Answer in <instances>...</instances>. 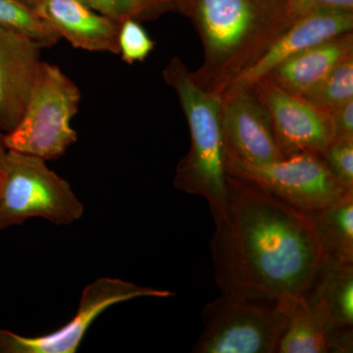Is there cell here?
<instances>
[{
	"label": "cell",
	"instance_id": "6da1fadb",
	"mask_svg": "<svg viewBox=\"0 0 353 353\" xmlns=\"http://www.w3.org/2000/svg\"><path fill=\"white\" fill-rule=\"evenodd\" d=\"M228 213L210 241L223 294L292 305L326 259L303 212L257 183L228 174Z\"/></svg>",
	"mask_w": 353,
	"mask_h": 353
},
{
	"label": "cell",
	"instance_id": "7a4b0ae2",
	"mask_svg": "<svg viewBox=\"0 0 353 353\" xmlns=\"http://www.w3.org/2000/svg\"><path fill=\"white\" fill-rule=\"evenodd\" d=\"M309 10L299 0H185L182 13L203 46V61L190 72L192 81L221 97Z\"/></svg>",
	"mask_w": 353,
	"mask_h": 353
},
{
	"label": "cell",
	"instance_id": "3957f363",
	"mask_svg": "<svg viewBox=\"0 0 353 353\" xmlns=\"http://www.w3.org/2000/svg\"><path fill=\"white\" fill-rule=\"evenodd\" d=\"M163 78L178 97L190 137L189 152L176 165L174 187L205 199L214 222L225 219L229 194L221 97L197 87L180 57L172 58Z\"/></svg>",
	"mask_w": 353,
	"mask_h": 353
},
{
	"label": "cell",
	"instance_id": "277c9868",
	"mask_svg": "<svg viewBox=\"0 0 353 353\" xmlns=\"http://www.w3.org/2000/svg\"><path fill=\"white\" fill-rule=\"evenodd\" d=\"M81 99L80 88L57 65L41 62L22 118L3 134L6 150L46 161L63 157L78 139L71 121Z\"/></svg>",
	"mask_w": 353,
	"mask_h": 353
},
{
	"label": "cell",
	"instance_id": "5b68a950",
	"mask_svg": "<svg viewBox=\"0 0 353 353\" xmlns=\"http://www.w3.org/2000/svg\"><path fill=\"white\" fill-rule=\"evenodd\" d=\"M83 205L65 179L46 160L7 150L0 172V231L31 218L71 225L83 217Z\"/></svg>",
	"mask_w": 353,
	"mask_h": 353
},
{
	"label": "cell",
	"instance_id": "8992f818",
	"mask_svg": "<svg viewBox=\"0 0 353 353\" xmlns=\"http://www.w3.org/2000/svg\"><path fill=\"white\" fill-rule=\"evenodd\" d=\"M287 309L221 292L203 309L204 329L192 352H278Z\"/></svg>",
	"mask_w": 353,
	"mask_h": 353
},
{
	"label": "cell",
	"instance_id": "52a82bcc",
	"mask_svg": "<svg viewBox=\"0 0 353 353\" xmlns=\"http://www.w3.org/2000/svg\"><path fill=\"white\" fill-rule=\"evenodd\" d=\"M227 173L257 183L301 212L324 208L353 192L334 178L318 153H301L265 164L227 157Z\"/></svg>",
	"mask_w": 353,
	"mask_h": 353
},
{
	"label": "cell",
	"instance_id": "ba28073f",
	"mask_svg": "<svg viewBox=\"0 0 353 353\" xmlns=\"http://www.w3.org/2000/svg\"><path fill=\"white\" fill-rule=\"evenodd\" d=\"M173 296L175 294L169 290L143 287L122 279L99 278L83 289L76 315L57 331L24 336L0 330V353H75L90 325L110 306L139 297Z\"/></svg>",
	"mask_w": 353,
	"mask_h": 353
},
{
	"label": "cell",
	"instance_id": "9c48e42d",
	"mask_svg": "<svg viewBox=\"0 0 353 353\" xmlns=\"http://www.w3.org/2000/svg\"><path fill=\"white\" fill-rule=\"evenodd\" d=\"M270 116L272 129L283 158L304 152L322 153L334 141L331 112L290 94L268 79L252 85Z\"/></svg>",
	"mask_w": 353,
	"mask_h": 353
},
{
	"label": "cell",
	"instance_id": "30bf717a",
	"mask_svg": "<svg viewBox=\"0 0 353 353\" xmlns=\"http://www.w3.org/2000/svg\"><path fill=\"white\" fill-rule=\"evenodd\" d=\"M227 157L252 164L284 159L274 136L270 116L252 87L227 88L221 94Z\"/></svg>",
	"mask_w": 353,
	"mask_h": 353
},
{
	"label": "cell",
	"instance_id": "8fae6325",
	"mask_svg": "<svg viewBox=\"0 0 353 353\" xmlns=\"http://www.w3.org/2000/svg\"><path fill=\"white\" fill-rule=\"evenodd\" d=\"M352 30L353 11L311 9L290 25L268 50L227 88L252 87L297 53Z\"/></svg>",
	"mask_w": 353,
	"mask_h": 353
},
{
	"label": "cell",
	"instance_id": "7c38bea8",
	"mask_svg": "<svg viewBox=\"0 0 353 353\" xmlns=\"http://www.w3.org/2000/svg\"><path fill=\"white\" fill-rule=\"evenodd\" d=\"M41 50L0 27V132L12 131L22 118L43 62Z\"/></svg>",
	"mask_w": 353,
	"mask_h": 353
},
{
	"label": "cell",
	"instance_id": "4fadbf2b",
	"mask_svg": "<svg viewBox=\"0 0 353 353\" xmlns=\"http://www.w3.org/2000/svg\"><path fill=\"white\" fill-rule=\"evenodd\" d=\"M34 9L74 48L119 53L120 23L97 12L81 0H43Z\"/></svg>",
	"mask_w": 353,
	"mask_h": 353
},
{
	"label": "cell",
	"instance_id": "5bb4252c",
	"mask_svg": "<svg viewBox=\"0 0 353 353\" xmlns=\"http://www.w3.org/2000/svg\"><path fill=\"white\" fill-rule=\"evenodd\" d=\"M352 54L353 32H348L297 53L263 79L290 94L303 95Z\"/></svg>",
	"mask_w": 353,
	"mask_h": 353
},
{
	"label": "cell",
	"instance_id": "9a60e30c",
	"mask_svg": "<svg viewBox=\"0 0 353 353\" xmlns=\"http://www.w3.org/2000/svg\"><path fill=\"white\" fill-rule=\"evenodd\" d=\"M303 296L328 332L352 328L353 263L326 257Z\"/></svg>",
	"mask_w": 353,
	"mask_h": 353
},
{
	"label": "cell",
	"instance_id": "2e32d148",
	"mask_svg": "<svg viewBox=\"0 0 353 353\" xmlns=\"http://www.w3.org/2000/svg\"><path fill=\"white\" fill-rule=\"evenodd\" d=\"M303 213L325 256L353 263V192L324 208Z\"/></svg>",
	"mask_w": 353,
	"mask_h": 353
},
{
	"label": "cell",
	"instance_id": "e0dca14e",
	"mask_svg": "<svg viewBox=\"0 0 353 353\" xmlns=\"http://www.w3.org/2000/svg\"><path fill=\"white\" fill-rule=\"evenodd\" d=\"M287 312V325L279 343L278 352H331L326 325L309 308L303 296L288 308Z\"/></svg>",
	"mask_w": 353,
	"mask_h": 353
},
{
	"label": "cell",
	"instance_id": "ac0fdd59",
	"mask_svg": "<svg viewBox=\"0 0 353 353\" xmlns=\"http://www.w3.org/2000/svg\"><path fill=\"white\" fill-rule=\"evenodd\" d=\"M0 27L25 37L39 48H51L61 37L43 16L22 0H0Z\"/></svg>",
	"mask_w": 353,
	"mask_h": 353
},
{
	"label": "cell",
	"instance_id": "d6986e66",
	"mask_svg": "<svg viewBox=\"0 0 353 353\" xmlns=\"http://www.w3.org/2000/svg\"><path fill=\"white\" fill-rule=\"evenodd\" d=\"M311 103L332 111L353 99V54L343 60L321 82L301 95Z\"/></svg>",
	"mask_w": 353,
	"mask_h": 353
},
{
	"label": "cell",
	"instance_id": "ffe728a7",
	"mask_svg": "<svg viewBox=\"0 0 353 353\" xmlns=\"http://www.w3.org/2000/svg\"><path fill=\"white\" fill-rule=\"evenodd\" d=\"M97 12L122 22L127 19H154L162 13L176 10L175 0H81Z\"/></svg>",
	"mask_w": 353,
	"mask_h": 353
},
{
	"label": "cell",
	"instance_id": "44dd1931",
	"mask_svg": "<svg viewBox=\"0 0 353 353\" xmlns=\"http://www.w3.org/2000/svg\"><path fill=\"white\" fill-rule=\"evenodd\" d=\"M155 41L139 21L127 19L120 23L118 50L125 63L143 62L154 50Z\"/></svg>",
	"mask_w": 353,
	"mask_h": 353
},
{
	"label": "cell",
	"instance_id": "7402d4cb",
	"mask_svg": "<svg viewBox=\"0 0 353 353\" xmlns=\"http://www.w3.org/2000/svg\"><path fill=\"white\" fill-rule=\"evenodd\" d=\"M320 155L334 178L353 190V139H334Z\"/></svg>",
	"mask_w": 353,
	"mask_h": 353
},
{
	"label": "cell",
	"instance_id": "603a6c76",
	"mask_svg": "<svg viewBox=\"0 0 353 353\" xmlns=\"http://www.w3.org/2000/svg\"><path fill=\"white\" fill-rule=\"evenodd\" d=\"M334 139H353V99L330 111Z\"/></svg>",
	"mask_w": 353,
	"mask_h": 353
},
{
	"label": "cell",
	"instance_id": "cb8c5ba5",
	"mask_svg": "<svg viewBox=\"0 0 353 353\" xmlns=\"http://www.w3.org/2000/svg\"><path fill=\"white\" fill-rule=\"evenodd\" d=\"M308 8L353 11V0H299Z\"/></svg>",
	"mask_w": 353,
	"mask_h": 353
},
{
	"label": "cell",
	"instance_id": "d4e9b609",
	"mask_svg": "<svg viewBox=\"0 0 353 353\" xmlns=\"http://www.w3.org/2000/svg\"><path fill=\"white\" fill-rule=\"evenodd\" d=\"M7 150L3 143V134L0 132V172L3 169L4 164H6Z\"/></svg>",
	"mask_w": 353,
	"mask_h": 353
},
{
	"label": "cell",
	"instance_id": "484cf974",
	"mask_svg": "<svg viewBox=\"0 0 353 353\" xmlns=\"http://www.w3.org/2000/svg\"><path fill=\"white\" fill-rule=\"evenodd\" d=\"M23 2H25V3L29 4L30 6L32 7H36L38 6L39 2L43 1V0H22Z\"/></svg>",
	"mask_w": 353,
	"mask_h": 353
},
{
	"label": "cell",
	"instance_id": "4316f807",
	"mask_svg": "<svg viewBox=\"0 0 353 353\" xmlns=\"http://www.w3.org/2000/svg\"><path fill=\"white\" fill-rule=\"evenodd\" d=\"M175 1L176 4V11L182 13L183 2H185V0H175Z\"/></svg>",
	"mask_w": 353,
	"mask_h": 353
}]
</instances>
